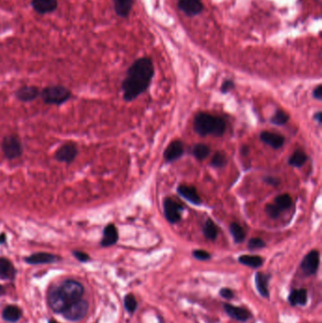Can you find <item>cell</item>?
Wrapping results in <instances>:
<instances>
[{"instance_id":"cell-1","label":"cell","mask_w":322,"mask_h":323,"mask_svg":"<svg viewBox=\"0 0 322 323\" xmlns=\"http://www.w3.org/2000/svg\"><path fill=\"white\" fill-rule=\"evenodd\" d=\"M154 75V66L148 58H141L130 65L122 83L123 98L129 102L148 88Z\"/></svg>"},{"instance_id":"cell-2","label":"cell","mask_w":322,"mask_h":323,"mask_svg":"<svg viewBox=\"0 0 322 323\" xmlns=\"http://www.w3.org/2000/svg\"><path fill=\"white\" fill-rule=\"evenodd\" d=\"M194 129L201 136H222L226 130V123L221 117L207 113H199L194 118Z\"/></svg>"},{"instance_id":"cell-3","label":"cell","mask_w":322,"mask_h":323,"mask_svg":"<svg viewBox=\"0 0 322 323\" xmlns=\"http://www.w3.org/2000/svg\"><path fill=\"white\" fill-rule=\"evenodd\" d=\"M40 95L44 102L49 105H62L72 96L71 91L63 85L48 86L42 90Z\"/></svg>"},{"instance_id":"cell-4","label":"cell","mask_w":322,"mask_h":323,"mask_svg":"<svg viewBox=\"0 0 322 323\" xmlns=\"http://www.w3.org/2000/svg\"><path fill=\"white\" fill-rule=\"evenodd\" d=\"M1 149L4 156L8 160H15L22 156L23 154V145L20 138L11 134L3 138L1 143Z\"/></svg>"},{"instance_id":"cell-5","label":"cell","mask_w":322,"mask_h":323,"mask_svg":"<svg viewBox=\"0 0 322 323\" xmlns=\"http://www.w3.org/2000/svg\"><path fill=\"white\" fill-rule=\"evenodd\" d=\"M58 288L68 304L81 299L84 292L82 284L74 280L65 281Z\"/></svg>"},{"instance_id":"cell-6","label":"cell","mask_w":322,"mask_h":323,"mask_svg":"<svg viewBox=\"0 0 322 323\" xmlns=\"http://www.w3.org/2000/svg\"><path fill=\"white\" fill-rule=\"evenodd\" d=\"M88 308V302L81 299L68 304L62 314L70 321H80L87 314Z\"/></svg>"},{"instance_id":"cell-7","label":"cell","mask_w":322,"mask_h":323,"mask_svg":"<svg viewBox=\"0 0 322 323\" xmlns=\"http://www.w3.org/2000/svg\"><path fill=\"white\" fill-rule=\"evenodd\" d=\"M183 211H184V206L181 203L170 198H167L165 200L164 202L165 217L171 224H175L181 220Z\"/></svg>"},{"instance_id":"cell-8","label":"cell","mask_w":322,"mask_h":323,"mask_svg":"<svg viewBox=\"0 0 322 323\" xmlns=\"http://www.w3.org/2000/svg\"><path fill=\"white\" fill-rule=\"evenodd\" d=\"M78 152H79L78 146L74 143H65L57 149L55 152V159L57 161L69 165L77 158Z\"/></svg>"},{"instance_id":"cell-9","label":"cell","mask_w":322,"mask_h":323,"mask_svg":"<svg viewBox=\"0 0 322 323\" xmlns=\"http://www.w3.org/2000/svg\"><path fill=\"white\" fill-rule=\"evenodd\" d=\"M48 302L52 311L55 313H63L66 307L68 306V302L65 300L63 295L59 290V288H54L49 291L48 295Z\"/></svg>"},{"instance_id":"cell-10","label":"cell","mask_w":322,"mask_h":323,"mask_svg":"<svg viewBox=\"0 0 322 323\" xmlns=\"http://www.w3.org/2000/svg\"><path fill=\"white\" fill-rule=\"evenodd\" d=\"M319 265V253L317 251H310L301 262V270L305 275H313L316 272Z\"/></svg>"},{"instance_id":"cell-11","label":"cell","mask_w":322,"mask_h":323,"mask_svg":"<svg viewBox=\"0 0 322 323\" xmlns=\"http://www.w3.org/2000/svg\"><path fill=\"white\" fill-rule=\"evenodd\" d=\"M178 8L188 17H194L201 14L203 10L202 0H179Z\"/></svg>"},{"instance_id":"cell-12","label":"cell","mask_w":322,"mask_h":323,"mask_svg":"<svg viewBox=\"0 0 322 323\" xmlns=\"http://www.w3.org/2000/svg\"><path fill=\"white\" fill-rule=\"evenodd\" d=\"M185 153V146L182 141L175 140L171 142L165 150L164 157L167 162H174L180 159Z\"/></svg>"},{"instance_id":"cell-13","label":"cell","mask_w":322,"mask_h":323,"mask_svg":"<svg viewBox=\"0 0 322 323\" xmlns=\"http://www.w3.org/2000/svg\"><path fill=\"white\" fill-rule=\"evenodd\" d=\"M59 260L60 258L58 256L49 252H37L26 257L25 262L29 265H44L55 263Z\"/></svg>"},{"instance_id":"cell-14","label":"cell","mask_w":322,"mask_h":323,"mask_svg":"<svg viewBox=\"0 0 322 323\" xmlns=\"http://www.w3.org/2000/svg\"><path fill=\"white\" fill-rule=\"evenodd\" d=\"M39 88L34 85H25L16 92L17 99L22 102H31L40 96Z\"/></svg>"},{"instance_id":"cell-15","label":"cell","mask_w":322,"mask_h":323,"mask_svg":"<svg viewBox=\"0 0 322 323\" xmlns=\"http://www.w3.org/2000/svg\"><path fill=\"white\" fill-rule=\"evenodd\" d=\"M118 238H119V234H118L117 228L112 223L108 224L103 230V235L100 241V245L101 247H104V248L111 247L117 243Z\"/></svg>"},{"instance_id":"cell-16","label":"cell","mask_w":322,"mask_h":323,"mask_svg":"<svg viewBox=\"0 0 322 323\" xmlns=\"http://www.w3.org/2000/svg\"><path fill=\"white\" fill-rule=\"evenodd\" d=\"M32 7L39 15L53 13L58 7L57 0H32Z\"/></svg>"},{"instance_id":"cell-17","label":"cell","mask_w":322,"mask_h":323,"mask_svg":"<svg viewBox=\"0 0 322 323\" xmlns=\"http://www.w3.org/2000/svg\"><path fill=\"white\" fill-rule=\"evenodd\" d=\"M260 139L266 145H270L275 149L281 148L284 144V137L282 134L265 130L260 134Z\"/></svg>"},{"instance_id":"cell-18","label":"cell","mask_w":322,"mask_h":323,"mask_svg":"<svg viewBox=\"0 0 322 323\" xmlns=\"http://www.w3.org/2000/svg\"><path fill=\"white\" fill-rule=\"evenodd\" d=\"M178 193L181 195L186 201L191 202L192 204L200 205L202 203V200L200 195L198 194L197 189L194 186H180L177 188Z\"/></svg>"},{"instance_id":"cell-19","label":"cell","mask_w":322,"mask_h":323,"mask_svg":"<svg viewBox=\"0 0 322 323\" xmlns=\"http://www.w3.org/2000/svg\"><path fill=\"white\" fill-rule=\"evenodd\" d=\"M17 270L13 263L5 257H0V279L12 281L16 278Z\"/></svg>"},{"instance_id":"cell-20","label":"cell","mask_w":322,"mask_h":323,"mask_svg":"<svg viewBox=\"0 0 322 323\" xmlns=\"http://www.w3.org/2000/svg\"><path fill=\"white\" fill-rule=\"evenodd\" d=\"M226 313L238 321H246L250 317V313L241 307L234 306L232 304H225L224 305Z\"/></svg>"},{"instance_id":"cell-21","label":"cell","mask_w":322,"mask_h":323,"mask_svg":"<svg viewBox=\"0 0 322 323\" xmlns=\"http://www.w3.org/2000/svg\"><path fill=\"white\" fill-rule=\"evenodd\" d=\"M22 311L16 305H9L4 308L2 312V317L4 320L11 323H16L21 318Z\"/></svg>"},{"instance_id":"cell-22","label":"cell","mask_w":322,"mask_h":323,"mask_svg":"<svg viewBox=\"0 0 322 323\" xmlns=\"http://www.w3.org/2000/svg\"><path fill=\"white\" fill-rule=\"evenodd\" d=\"M133 0H113V7L116 15L120 17H127L132 7Z\"/></svg>"},{"instance_id":"cell-23","label":"cell","mask_w":322,"mask_h":323,"mask_svg":"<svg viewBox=\"0 0 322 323\" xmlns=\"http://www.w3.org/2000/svg\"><path fill=\"white\" fill-rule=\"evenodd\" d=\"M291 305H304L307 302V292L305 289L293 290L289 295Z\"/></svg>"},{"instance_id":"cell-24","label":"cell","mask_w":322,"mask_h":323,"mask_svg":"<svg viewBox=\"0 0 322 323\" xmlns=\"http://www.w3.org/2000/svg\"><path fill=\"white\" fill-rule=\"evenodd\" d=\"M307 159L308 157L304 151H302L301 149H297L290 156L288 164L294 168H301L305 164Z\"/></svg>"},{"instance_id":"cell-25","label":"cell","mask_w":322,"mask_h":323,"mask_svg":"<svg viewBox=\"0 0 322 323\" xmlns=\"http://www.w3.org/2000/svg\"><path fill=\"white\" fill-rule=\"evenodd\" d=\"M267 283H268V276L261 272H258L255 275V283L259 293L263 297H268V289H267Z\"/></svg>"},{"instance_id":"cell-26","label":"cell","mask_w":322,"mask_h":323,"mask_svg":"<svg viewBox=\"0 0 322 323\" xmlns=\"http://www.w3.org/2000/svg\"><path fill=\"white\" fill-rule=\"evenodd\" d=\"M238 261L243 265L253 268L261 267L264 262L263 258L258 255H242L238 258Z\"/></svg>"},{"instance_id":"cell-27","label":"cell","mask_w":322,"mask_h":323,"mask_svg":"<svg viewBox=\"0 0 322 323\" xmlns=\"http://www.w3.org/2000/svg\"><path fill=\"white\" fill-rule=\"evenodd\" d=\"M218 234V227L214 223V221L212 219L208 218L206 220L204 226H203V234H204V236L207 239L214 241L217 238Z\"/></svg>"},{"instance_id":"cell-28","label":"cell","mask_w":322,"mask_h":323,"mask_svg":"<svg viewBox=\"0 0 322 323\" xmlns=\"http://www.w3.org/2000/svg\"><path fill=\"white\" fill-rule=\"evenodd\" d=\"M210 151H211V149L208 145H204V144H197V145H194L192 155L196 159L202 161L209 156Z\"/></svg>"},{"instance_id":"cell-29","label":"cell","mask_w":322,"mask_h":323,"mask_svg":"<svg viewBox=\"0 0 322 323\" xmlns=\"http://www.w3.org/2000/svg\"><path fill=\"white\" fill-rule=\"evenodd\" d=\"M230 232H231V234L234 237V242L241 243L245 240V237H246L245 231L238 223L232 222L230 224Z\"/></svg>"},{"instance_id":"cell-30","label":"cell","mask_w":322,"mask_h":323,"mask_svg":"<svg viewBox=\"0 0 322 323\" xmlns=\"http://www.w3.org/2000/svg\"><path fill=\"white\" fill-rule=\"evenodd\" d=\"M270 121L274 125L283 126V125H285L287 122L289 121V115L285 113L284 111H282V110H277L272 115Z\"/></svg>"},{"instance_id":"cell-31","label":"cell","mask_w":322,"mask_h":323,"mask_svg":"<svg viewBox=\"0 0 322 323\" xmlns=\"http://www.w3.org/2000/svg\"><path fill=\"white\" fill-rule=\"evenodd\" d=\"M275 204L282 210H288L292 206V199L288 194H282L275 199Z\"/></svg>"},{"instance_id":"cell-32","label":"cell","mask_w":322,"mask_h":323,"mask_svg":"<svg viewBox=\"0 0 322 323\" xmlns=\"http://www.w3.org/2000/svg\"><path fill=\"white\" fill-rule=\"evenodd\" d=\"M226 163H227V159H226L225 154L218 151L213 156L211 160V166L216 169H221L225 166Z\"/></svg>"},{"instance_id":"cell-33","label":"cell","mask_w":322,"mask_h":323,"mask_svg":"<svg viewBox=\"0 0 322 323\" xmlns=\"http://www.w3.org/2000/svg\"><path fill=\"white\" fill-rule=\"evenodd\" d=\"M124 304H125V308L127 309V311L129 313H133L137 307V301L135 297L133 295H131V294L127 295L125 297Z\"/></svg>"},{"instance_id":"cell-34","label":"cell","mask_w":322,"mask_h":323,"mask_svg":"<svg viewBox=\"0 0 322 323\" xmlns=\"http://www.w3.org/2000/svg\"><path fill=\"white\" fill-rule=\"evenodd\" d=\"M266 212L269 218H277L281 215V209L276 204H268L266 205Z\"/></svg>"},{"instance_id":"cell-35","label":"cell","mask_w":322,"mask_h":323,"mask_svg":"<svg viewBox=\"0 0 322 323\" xmlns=\"http://www.w3.org/2000/svg\"><path fill=\"white\" fill-rule=\"evenodd\" d=\"M248 247L250 250H258V249H262L266 247V243L264 242L261 238H251L249 243H248Z\"/></svg>"},{"instance_id":"cell-36","label":"cell","mask_w":322,"mask_h":323,"mask_svg":"<svg viewBox=\"0 0 322 323\" xmlns=\"http://www.w3.org/2000/svg\"><path fill=\"white\" fill-rule=\"evenodd\" d=\"M73 256L81 263H86L90 260V256L86 252L81 251H73Z\"/></svg>"},{"instance_id":"cell-37","label":"cell","mask_w":322,"mask_h":323,"mask_svg":"<svg viewBox=\"0 0 322 323\" xmlns=\"http://www.w3.org/2000/svg\"><path fill=\"white\" fill-rule=\"evenodd\" d=\"M193 256L198 260L201 261H205L211 258V254L207 251H202V250H196L193 251Z\"/></svg>"},{"instance_id":"cell-38","label":"cell","mask_w":322,"mask_h":323,"mask_svg":"<svg viewBox=\"0 0 322 323\" xmlns=\"http://www.w3.org/2000/svg\"><path fill=\"white\" fill-rule=\"evenodd\" d=\"M234 88V81L231 80H227V81H223L222 85H221V93L222 94H227L228 92H230L231 90Z\"/></svg>"},{"instance_id":"cell-39","label":"cell","mask_w":322,"mask_h":323,"mask_svg":"<svg viewBox=\"0 0 322 323\" xmlns=\"http://www.w3.org/2000/svg\"><path fill=\"white\" fill-rule=\"evenodd\" d=\"M265 183H266L267 185L272 186H278L280 185V180L276 177H273V176H266V178L264 179Z\"/></svg>"},{"instance_id":"cell-40","label":"cell","mask_w":322,"mask_h":323,"mask_svg":"<svg viewBox=\"0 0 322 323\" xmlns=\"http://www.w3.org/2000/svg\"><path fill=\"white\" fill-rule=\"evenodd\" d=\"M220 295H221V297H223L225 299H230L234 297V292L229 288H224L220 291Z\"/></svg>"},{"instance_id":"cell-41","label":"cell","mask_w":322,"mask_h":323,"mask_svg":"<svg viewBox=\"0 0 322 323\" xmlns=\"http://www.w3.org/2000/svg\"><path fill=\"white\" fill-rule=\"evenodd\" d=\"M313 97L317 99V100H321L322 99V85H317L314 91H313Z\"/></svg>"},{"instance_id":"cell-42","label":"cell","mask_w":322,"mask_h":323,"mask_svg":"<svg viewBox=\"0 0 322 323\" xmlns=\"http://www.w3.org/2000/svg\"><path fill=\"white\" fill-rule=\"evenodd\" d=\"M240 151H241L242 155H244V156L248 155L249 152H250V147H249V145H243L241 147V149H240Z\"/></svg>"},{"instance_id":"cell-43","label":"cell","mask_w":322,"mask_h":323,"mask_svg":"<svg viewBox=\"0 0 322 323\" xmlns=\"http://www.w3.org/2000/svg\"><path fill=\"white\" fill-rule=\"evenodd\" d=\"M314 119H315L316 121H317V123L319 124V125H321L322 124V113L321 112H317V113H315L314 115Z\"/></svg>"},{"instance_id":"cell-44","label":"cell","mask_w":322,"mask_h":323,"mask_svg":"<svg viewBox=\"0 0 322 323\" xmlns=\"http://www.w3.org/2000/svg\"><path fill=\"white\" fill-rule=\"evenodd\" d=\"M7 241V235L5 233H1L0 234V245H3L5 244Z\"/></svg>"},{"instance_id":"cell-45","label":"cell","mask_w":322,"mask_h":323,"mask_svg":"<svg viewBox=\"0 0 322 323\" xmlns=\"http://www.w3.org/2000/svg\"><path fill=\"white\" fill-rule=\"evenodd\" d=\"M6 294V288L0 284V297L1 296H4Z\"/></svg>"},{"instance_id":"cell-46","label":"cell","mask_w":322,"mask_h":323,"mask_svg":"<svg viewBox=\"0 0 322 323\" xmlns=\"http://www.w3.org/2000/svg\"><path fill=\"white\" fill-rule=\"evenodd\" d=\"M49 323H59L55 321V320H49Z\"/></svg>"}]
</instances>
